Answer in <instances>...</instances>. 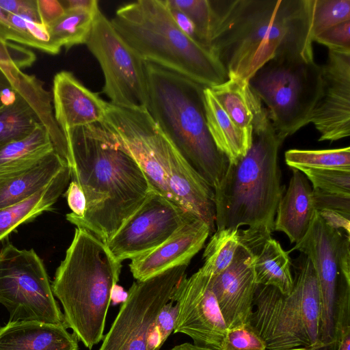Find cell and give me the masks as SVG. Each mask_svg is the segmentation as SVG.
Returning <instances> with one entry per match:
<instances>
[{
  "instance_id": "cell-1",
  "label": "cell",
  "mask_w": 350,
  "mask_h": 350,
  "mask_svg": "<svg viewBox=\"0 0 350 350\" xmlns=\"http://www.w3.org/2000/svg\"><path fill=\"white\" fill-rule=\"evenodd\" d=\"M211 46L228 79L248 82L270 59L314 58L310 0H211Z\"/></svg>"
},
{
  "instance_id": "cell-2",
  "label": "cell",
  "mask_w": 350,
  "mask_h": 350,
  "mask_svg": "<svg viewBox=\"0 0 350 350\" xmlns=\"http://www.w3.org/2000/svg\"><path fill=\"white\" fill-rule=\"evenodd\" d=\"M65 137L70 180L81 187L87 202L83 217L68 213L66 219L106 243L152 188L137 162L97 124L73 129Z\"/></svg>"
},
{
  "instance_id": "cell-3",
  "label": "cell",
  "mask_w": 350,
  "mask_h": 350,
  "mask_svg": "<svg viewBox=\"0 0 350 350\" xmlns=\"http://www.w3.org/2000/svg\"><path fill=\"white\" fill-rule=\"evenodd\" d=\"M121 267L100 239L85 228H75L51 286L63 307L65 326L89 349L103 338Z\"/></svg>"
},
{
  "instance_id": "cell-4",
  "label": "cell",
  "mask_w": 350,
  "mask_h": 350,
  "mask_svg": "<svg viewBox=\"0 0 350 350\" xmlns=\"http://www.w3.org/2000/svg\"><path fill=\"white\" fill-rule=\"evenodd\" d=\"M111 23L146 62L211 88L228 79L211 46L185 33L165 0H139L120 7Z\"/></svg>"
},
{
  "instance_id": "cell-5",
  "label": "cell",
  "mask_w": 350,
  "mask_h": 350,
  "mask_svg": "<svg viewBox=\"0 0 350 350\" xmlns=\"http://www.w3.org/2000/svg\"><path fill=\"white\" fill-rule=\"evenodd\" d=\"M146 68L149 113L187 163L214 189L229 161L217 149L207 127L205 88L148 62Z\"/></svg>"
},
{
  "instance_id": "cell-6",
  "label": "cell",
  "mask_w": 350,
  "mask_h": 350,
  "mask_svg": "<svg viewBox=\"0 0 350 350\" xmlns=\"http://www.w3.org/2000/svg\"><path fill=\"white\" fill-rule=\"evenodd\" d=\"M283 142L269 119L253 129L251 147L230 164L214 189L216 230L249 228L274 231L276 210L284 187L278 152Z\"/></svg>"
},
{
  "instance_id": "cell-7",
  "label": "cell",
  "mask_w": 350,
  "mask_h": 350,
  "mask_svg": "<svg viewBox=\"0 0 350 350\" xmlns=\"http://www.w3.org/2000/svg\"><path fill=\"white\" fill-rule=\"evenodd\" d=\"M296 269L288 295L273 286H257L250 323L267 350L324 349L319 340L321 302L317 274L305 255Z\"/></svg>"
},
{
  "instance_id": "cell-8",
  "label": "cell",
  "mask_w": 350,
  "mask_h": 350,
  "mask_svg": "<svg viewBox=\"0 0 350 350\" xmlns=\"http://www.w3.org/2000/svg\"><path fill=\"white\" fill-rule=\"evenodd\" d=\"M321 81V66L314 58L280 56L265 64L248 83L265 105L272 126L284 142L310 123Z\"/></svg>"
},
{
  "instance_id": "cell-9",
  "label": "cell",
  "mask_w": 350,
  "mask_h": 350,
  "mask_svg": "<svg viewBox=\"0 0 350 350\" xmlns=\"http://www.w3.org/2000/svg\"><path fill=\"white\" fill-rule=\"evenodd\" d=\"M0 304L9 321L64 323L43 260L33 249L8 243L0 250Z\"/></svg>"
},
{
  "instance_id": "cell-10",
  "label": "cell",
  "mask_w": 350,
  "mask_h": 350,
  "mask_svg": "<svg viewBox=\"0 0 350 350\" xmlns=\"http://www.w3.org/2000/svg\"><path fill=\"white\" fill-rule=\"evenodd\" d=\"M295 250L308 257L314 269L321 302L319 340L323 349L332 347L338 291L350 284V236L331 227L315 211L307 232L288 253Z\"/></svg>"
},
{
  "instance_id": "cell-11",
  "label": "cell",
  "mask_w": 350,
  "mask_h": 350,
  "mask_svg": "<svg viewBox=\"0 0 350 350\" xmlns=\"http://www.w3.org/2000/svg\"><path fill=\"white\" fill-rule=\"evenodd\" d=\"M85 44L101 68V92L109 103L124 108H147L146 61L121 38L100 10Z\"/></svg>"
},
{
  "instance_id": "cell-12",
  "label": "cell",
  "mask_w": 350,
  "mask_h": 350,
  "mask_svg": "<svg viewBox=\"0 0 350 350\" xmlns=\"http://www.w3.org/2000/svg\"><path fill=\"white\" fill-rule=\"evenodd\" d=\"M187 267L134 282L98 350H147L158 314L171 301Z\"/></svg>"
},
{
  "instance_id": "cell-13",
  "label": "cell",
  "mask_w": 350,
  "mask_h": 350,
  "mask_svg": "<svg viewBox=\"0 0 350 350\" xmlns=\"http://www.w3.org/2000/svg\"><path fill=\"white\" fill-rule=\"evenodd\" d=\"M196 218L199 217L152 189L106 245L117 260H131L157 247Z\"/></svg>"
},
{
  "instance_id": "cell-14",
  "label": "cell",
  "mask_w": 350,
  "mask_h": 350,
  "mask_svg": "<svg viewBox=\"0 0 350 350\" xmlns=\"http://www.w3.org/2000/svg\"><path fill=\"white\" fill-rule=\"evenodd\" d=\"M43 85L35 76L19 71L14 83L15 99L0 107V146L27 137L42 124L55 150L66 151V137L53 113L50 94Z\"/></svg>"
},
{
  "instance_id": "cell-15",
  "label": "cell",
  "mask_w": 350,
  "mask_h": 350,
  "mask_svg": "<svg viewBox=\"0 0 350 350\" xmlns=\"http://www.w3.org/2000/svg\"><path fill=\"white\" fill-rule=\"evenodd\" d=\"M211 278L200 269L179 282L171 299L178 306L174 332L189 336L196 345L221 349L228 327L212 290Z\"/></svg>"
},
{
  "instance_id": "cell-16",
  "label": "cell",
  "mask_w": 350,
  "mask_h": 350,
  "mask_svg": "<svg viewBox=\"0 0 350 350\" xmlns=\"http://www.w3.org/2000/svg\"><path fill=\"white\" fill-rule=\"evenodd\" d=\"M321 90L310 123L319 141H336L350 135V53L328 50L321 66Z\"/></svg>"
},
{
  "instance_id": "cell-17",
  "label": "cell",
  "mask_w": 350,
  "mask_h": 350,
  "mask_svg": "<svg viewBox=\"0 0 350 350\" xmlns=\"http://www.w3.org/2000/svg\"><path fill=\"white\" fill-rule=\"evenodd\" d=\"M257 286L252 254L239 242L230 265L211 278L212 290L228 329L250 323Z\"/></svg>"
},
{
  "instance_id": "cell-18",
  "label": "cell",
  "mask_w": 350,
  "mask_h": 350,
  "mask_svg": "<svg viewBox=\"0 0 350 350\" xmlns=\"http://www.w3.org/2000/svg\"><path fill=\"white\" fill-rule=\"evenodd\" d=\"M211 236L207 224L200 218L186 224L154 250L131 259L130 271L143 281L180 265H188Z\"/></svg>"
},
{
  "instance_id": "cell-19",
  "label": "cell",
  "mask_w": 350,
  "mask_h": 350,
  "mask_svg": "<svg viewBox=\"0 0 350 350\" xmlns=\"http://www.w3.org/2000/svg\"><path fill=\"white\" fill-rule=\"evenodd\" d=\"M52 100L55 120L64 136L73 129L101 122L107 111V102L65 70L53 78Z\"/></svg>"
},
{
  "instance_id": "cell-20",
  "label": "cell",
  "mask_w": 350,
  "mask_h": 350,
  "mask_svg": "<svg viewBox=\"0 0 350 350\" xmlns=\"http://www.w3.org/2000/svg\"><path fill=\"white\" fill-rule=\"evenodd\" d=\"M239 242L252 254L258 285L276 288L288 295L293 287L291 260L288 252L264 229L239 228Z\"/></svg>"
},
{
  "instance_id": "cell-21",
  "label": "cell",
  "mask_w": 350,
  "mask_h": 350,
  "mask_svg": "<svg viewBox=\"0 0 350 350\" xmlns=\"http://www.w3.org/2000/svg\"><path fill=\"white\" fill-rule=\"evenodd\" d=\"M0 350H79V345L64 323L18 321L0 327Z\"/></svg>"
},
{
  "instance_id": "cell-22",
  "label": "cell",
  "mask_w": 350,
  "mask_h": 350,
  "mask_svg": "<svg viewBox=\"0 0 350 350\" xmlns=\"http://www.w3.org/2000/svg\"><path fill=\"white\" fill-rule=\"evenodd\" d=\"M291 170L288 187L277 207L274 231L285 233L291 243H296L307 232L315 209L309 180L299 170Z\"/></svg>"
},
{
  "instance_id": "cell-23",
  "label": "cell",
  "mask_w": 350,
  "mask_h": 350,
  "mask_svg": "<svg viewBox=\"0 0 350 350\" xmlns=\"http://www.w3.org/2000/svg\"><path fill=\"white\" fill-rule=\"evenodd\" d=\"M204 102L207 127L217 149L236 164L250 150L253 129H242L229 117L211 88L204 89Z\"/></svg>"
},
{
  "instance_id": "cell-24",
  "label": "cell",
  "mask_w": 350,
  "mask_h": 350,
  "mask_svg": "<svg viewBox=\"0 0 350 350\" xmlns=\"http://www.w3.org/2000/svg\"><path fill=\"white\" fill-rule=\"evenodd\" d=\"M55 151L44 126L40 124L27 137L0 146V187L24 173Z\"/></svg>"
},
{
  "instance_id": "cell-25",
  "label": "cell",
  "mask_w": 350,
  "mask_h": 350,
  "mask_svg": "<svg viewBox=\"0 0 350 350\" xmlns=\"http://www.w3.org/2000/svg\"><path fill=\"white\" fill-rule=\"evenodd\" d=\"M211 90L231 120L240 128L254 129L269 119L265 107L248 82L228 79Z\"/></svg>"
},
{
  "instance_id": "cell-26",
  "label": "cell",
  "mask_w": 350,
  "mask_h": 350,
  "mask_svg": "<svg viewBox=\"0 0 350 350\" xmlns=\"http://www.w3.org/2000/svg\"><path fill=\"white\" fill-rule=\"evenodd\" d=\"M70 180V170L68 165L46 187L21 202L0 208V241L20 225L51 211Z\"/></svg>"
},
{
  "instance_id": "cell-27",
  "label": "cell",
  "mask_w": 350,
  "mask_h": 350,
  "mask_svg": "<svg viewBox=\"0 0 350 350\" xmlns=\"http://www.w3.org/2000/svg\"><path fill=\"white\" fill-rule=\"evenodd\" d=\"M68 165L53 151L32 167L0 187V208L21 202L46 187Z\"/></svg>"
},
{
  "instance_id": "cell-28",
  "label": "cell",
  "mask_w": 350,
  "mask_h": 350,
  "mask_svg": "<svg viewBox=\"0 0 350 350\" xmlns=\"http://www.w3.org/2000/svg\"><path fill=\"white\" fill-rule=\"evenodd\" d=\"M99 10H66L61 16L47 25L53 48L59 53L62 47L68 49L75 45L85 44Z\"/></svg>"
},
{
  "instance_id": "cell-29",
  "label": "cell",
  "mask_w": 350,
  "mask_h": 350,
  "mask_svg": "<svg viewBox=\"0 0 350 350\" xmlns=\"http://www.w3.org/2000/svg\"><path fill=\"white\" fill-rule=\"evenodd\" d=\"M286 163L297 170L303 168L350 170L349 146L325 150L291 149L284 154Z\"/></svg>"
},
{
  "instance_id": "cell-30",
  "label": "cell",
  "mask_w": 350,
  "mask_h": 350,
  "mask_svg": "<svg viewBox=\"0 0 350 350\" xmlns=\"http://www.w3.org/2000/svg\"><path fill=\"white\" fill-rule=\"evenodd\" d=\"M239 245V228L216 230L204 250L200 269L211 276L220 273L232 262Z\"/></svg>"
},
{
  "instance_id": "cell-31",
  "label": "cell",
  "mask_w": 350,
  "mask_h": 350,
  "mask_svg": "<svg viewBox=\"0 0 350 350\" xmlns=\"http://www.w3.org/2000/svg\"><path fill=\"white\" fill-rule=\"evenodd\" d=\"M310 13L313 40L333 26L350 21V0H310Z\"/></svg>"
},
{
  "instance_id": "cell-32",
  "label": "cell",
  "mask_w": 350,
  "mask_h": 350,
  "mask_svg": "<svg viewBox=\"0 0 350 350\" xmlns=\"http://www.w3.org/2000/svg\"><path fill=\"white\" fill-rule=\"evenodd\" d=\"M166 2L184 12L194 25L202 42L211 47L213 14L211 0H166Z\"/></svg>"
},
{
  "instance_id": "cell-33",
  "label": "cell",
  "mask_w": 350,
  "mask_h": 350,
  "mask_svg": "<svg viewBox=\"0 0 350 350\" xmlns=\"http://www.w3.org/2000/svg\"><path fill=\"white\" fill-rule=\"evenodd\" d=\"M299 171L312 183V189L327 193L350 196V170L303 168Z\"/></svg>"
},
{
  "instance_id": "cell-34",
  "label": "cell",
  "mask_w": 350,
  "mask_h": 350,
  "mask_svg": "<svg viewBox=\"0 0 350 350\" xmlns=\"http://www.w3.org/2000/svg\"><path fill=\"white\" fill-rule=\"evenodd\" d=\"M221 350H267V345L251 323H247L228 329Z\"/></svg>"
},
{
  "instance_id": "cell-35",
  "label": "cell",
  "mask_w": 350,
  "mask_h": 350,
  "mask_svg": "<svg viewBox=\"0 0 350 350\" xmlns=\"http://www.w3.org/2000/svg\"><path fill=\"white\" fill-rule=\"evenodd\" d=\"M178 314V306L170 301L160 310L151 331L147 350H159L174 331Z\"/></svg>"
},
{
  "instance_id": "cell-36",
  "label": "cell",
  "mask_w": 350,
  "mask_h": 350,
  "mask_svg": "<svg viewBox=\"0 0 350 350\" xmlns=\"http://www.w3.org/2000/svg\"><path fill=\"white\" fill-rule=\"evenodd\" d=\"M328 50L350 53V21L337 24L316 36L313 42Z\"/></svg>"
},
{
  "instance_id": "cell-37",
  "label": "cell",
  "mask_w": 350,
  "mask_h": 350,
  "mask_svg": "<svg viewBox=\"0 0 350 350\" xmlns=\"http://www.w3.org/2000/svg\"><path fill=\"white\" fill-rule=\"evenodd\" d=\"M36 59L31 51L0 38V65L14 66L21 70L32 65Z\"/></svg>"
},
{
  "instance_id": "cell-38",
  "label": "cell",
  "mask_w": 350,
  "mask_h": 350,
  "mask_svg": "<svg viewBox=\"0 0 350 350\" xmlns=\"http://www.w3.org/2000/svg\"><path fill=\"white\" fill-rule=\"evenodd\" d=\"M315 211H330L350 217V196L327 193L312 189Z\"/></svg>"
},
{
  "instance_id": "cell-39",
  "label": "cell",
  "mask_w": 350,
  "mask_h": 350,
  "mask_svg": "<svg viewBox=\"0 0 350 350\" xmlns=\"http://www.w3.org/2000/svg\"><path fill=\"white\" fill-rule=\"evenodd\" d=\"M16 69L14 66L0 65V107L15 99Z\"/></svg>"
},
{
  "instance_id": "cell-40",
  "label": "cell",
  "mask_w": 350,
  "mask_h": 350,
  "mask_svg": "<svg viewBox=\"0 0 350 350\" xmlns=\"http://www.w3.org/2000/svg\"><path fill=\"white\" fill-rule=\"evenodd\" d=\"M67 202L72 213L69 214L76 218L83 217L86 211V198L81 187L71 180L65 192Z\"/></svg>"
},
{
  "instance_id": "cell-41",
  "label": "cell",
  "mask_w": 350,
  "mask_h": 350,
  "mask_svg": "<svg viewBox=\"0 0 350 350\" xmlns=\"http://www.w3.org/2000/svg\"><path fill=\"white\" fill-rule=\"evenodd\" d=\"M0 7L9 14L27 15L41 23L37 0H0Z\"/></svg>"
},
{
  "instance_id": "cell-42",
  "label": "cell",
  "mask_w": 350,
  "mask_h": 350,
  "mask_svg": "<svg viewBox=\"0 0 350 350\" xmlns=\"http://www.w3.org/2000/svg\"><path fill=\"white\" fill-rule=\"evenodd\" d=\"M37 7L40 21L46 26L65 12L60 1L57 0H37Z\"/></svg>"
},
{
  "instance_id": "cell-43",
  "label": "cell",
  "mask_w": 350,
  "mask_h": 350,
  "mask_svg": "<svg viewBox=\"0 0 350 350\" xmlns=\"http://www.w3.org/2000/svg\"><path fill=\"white\" fill-rule=\"evenodd\" d=\"M165 1L178 27L191 38L204 45L200 39L195 26L190 18L178 8L169 5L166 0Z\"/></svg>"
},
{
  "instance_id": "cell-44",
  "label": "cell",
  "mask_w": 350,
  "mask_h": 350,
  "mask_svg": "<svg viewBox=\"0 0 350 350\" xmlns=\"http://www.w3.org/2000/svg\"><path fill=\"white\" fill-rule=\"evenodd\" d=\"M317 213L331 227L340 230V229H342L346 232V234L349 236V217H347L337 212L330 211H322Z\"/></svg>"
},
{
  "instance_id": "cell-45",
  "label": "cell",
  "mask_w": 350,
  "mask_h": 350,
  "mask_svg": "<svg viewBox=\"0 0 350 350\" xmlns=\"http://www.w3.org/2000/svg\"><path fill=\"white\" fill-rule=\"evenodd\" d=\"M18 36L16 31L9 21L8 12L0 7V38L18 43L19 42Z\"/></svg>"
},
{
  "instance_id": "cell-46",
  "label": "cell",
  "mask_w": 350,
  "mask_h": 350,
  "mask_svg": "<svg viewBox=\"0 0 350 350\" xmlns=\"http://www.w3.org/2000/svg\"><path fill=\"white\" fill-rule=\"evenodd\" d=\"M64 10L69 9H85L96 11L99 9L96 0H64L60 1Z\"/></svg>"
},
{
  "instance_id": "cell-47",
  "label": "cell",
  "mask_w": 350,
  "mask_h": 350,
  "mask_svg": "<svg viewBox=\"0 0 350 350\" xmlns=\"http://www.w3.org/2000/svg\"><path fill=\"white\" fill-rule=\"evenodd\" d=\"M170 350H221V349H211L206 347L200 346L198 345H196L194 343L191 342H184L180 345H178L173 348H172ZM288 350H310L306 348L300 347V348H296L293 349H288ZM320 350H327V349H320Z\"/></svg>"
},
{
  "instance_id": "cell-48",
  "label": "cell",
  "mask_w": 350,
  "mask_h": 350,
  "mask_svg": "<svg viewBox=\"0 0 350 350\" xmlns=\"http://www.w3.org/2000/svg\"><path fill=\"white\" fill-rule=\"evenodd\" d=\"M333 350H350V329L341 334L332 347Z\"/></svg>"
}]
</instances>
